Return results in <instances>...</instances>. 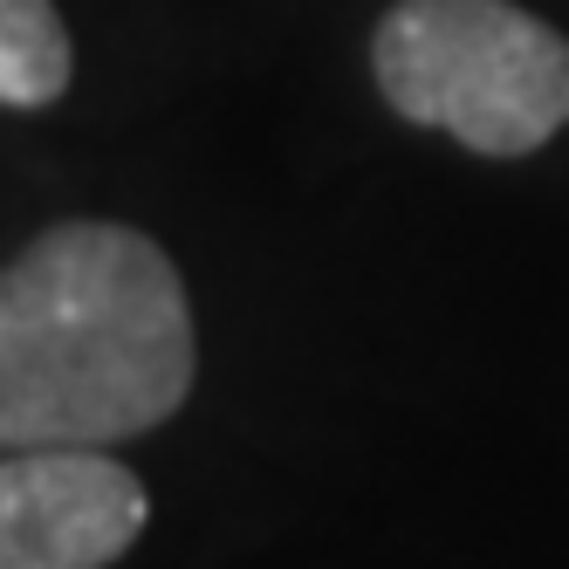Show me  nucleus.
<instances>
[{"label": "nucleus", "mask_w": 569, "mask_h": 569, "mask_svg": "<svg viewBox=\"0 0 569 569\" xmlns=\"http://www.w3.org/2000/svg\"><path fill=\"white\" fill-rule=\"evenodd\" d=\"M192 371V302L151 233L56 220L0 268V453L138 439Z\"/></svg>", "instance_id": "nucleus-1"}, {"label": "nucleus", "mask_w": 569, "mask_h": 569, "mask_svg": "<svg viewBox=\"0 0 569 569\" xmlns=\"http://www.w3.org/2000/svg\"><path fill=\"white\" fill-rule=\"evenodd\" d=\"M371 76L391 117L480 158H528L569 124V34L515 0H398Z\"/></svg>", "instance_id": "nucleus-2"}, {"label": "nucleus", "mask_w": 569, "mask_h": 569, "mask_svg": "<svg viewBox=\"0 0 569 569\" xmlns=\"http://www.w3.org/2000/svg\"><path fill=\"white\" fill-rule=\"evenodd\" d=\"M144 521V480L103 446H28L0 460V569H110Z\"/></svg>", "instance_id": "nucleus-3"}, {"label": "nucleus", "mask_w": 569, "mask_h": 569, "mask_svg": "<svg viewBox=\"0 0 569 569\" xmlns=\"http://www.w3.org/2000/svg\"><path fill=\"white\" fill-rule=\"evenodd\" d=\"M76 49L56 0H0V103L42 110L69 90Z\"/></svg>", "instance_id": "nucleus-4"}]
</instances>
